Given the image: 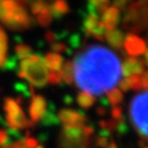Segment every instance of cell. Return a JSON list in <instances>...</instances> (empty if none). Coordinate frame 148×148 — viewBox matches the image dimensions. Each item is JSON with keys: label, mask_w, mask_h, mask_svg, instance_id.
Masks as SVG:
<instances>
[{"label": "cell", "mask_w": 148, "mask_h": 148, "mask_svg": "<svg viewBox=\"0 0 148 148\" xmlns=\"http://www.w3.org/2000/svg\"><path fill=\"white\" fill-rule=\"evenodd\" d=\"M12 148H26V143H25V139H20V140H15L12 142L11 145Z\"/></svg>", "instance_id": "d590c367"}, {"label": "cell", "mask_w": 148, "mask_h": 148, "mask_svg": "<svg viewBox=\"0 0 148 148\" xmlns=\"http://www.w3.org/2000/svg\"><path fill=\"white\" fill-rule=\"evenodd\" d=\"M25 143H26V148H36L39 143V140L36 138H27L25 139Z\"/></svg>", "instance_id": "e575fe53"}, {"label": "cell", "mask_w": 148, "mask_h": 148, "mask_svg": "<svg viewBox=\"0 0 148 148\" xmlns=\"http://www.w3.org/2000/svg\"><path fill=\"white\" fill-rule=\"evenodd\" d=\"M96 112H97L98 116H101V117H103V116H105V114L107 113V108L104 107V106H99V107H97Z\"/></svg>", "instance_id": "74e56055"}, {"label": "cell", "mask_w": 148, "mask_h": 148, "mask_svg": "<svg viewBox=\"0 0 148 148\" xmlns=\"http://www.w3.org/2000/svg\"><path fill=\"white\" fill-rule=\"evenodd\" d=\"M106 99L108 101L110 105H113V106H119V104L123 101L124 99V95L119 89L113 88L112 90H110L106 92Z\"/></svg>", "instance_id": "7402d4cb"}, {"label": "cell", "mask_w": 148, "mask_h": 148, "mask_svg": "<svg viewBox=\"0 0 148 148\" xmlns=\"http://www.w3.org/2000/svg\"><path fill=\"white\" fill-rule=\"evenodd\" d=\"M57 117L64 126H82L88 121L84 112L72 108H62L58 111Z\"/></svg>", "instance_id": "30bf717a"}, {"label": "cell", "mask_w": 148, "mask_h": 148, "mask_svg": "<svg viewBox=\"0 0 148 148\" xmlns=\"http://www.w3.org/2000/svg\"><path fill=\"white\" fill-rule=\"evenodd\" d=\"M61 77L62 82H64L68 85H71L73 83V66L71 61H65L61 66Z\"/></svg>", "instance_id": "ffe728a7"}, {"label": "cell", "mask_w": 148, "mask_h": 148, "mask_svg": "<svg viewBox=\"0 0 148 148\" xmlns=\"http://www.w3.org/2000/svg\"><path fill=\"white\" fill-rule=\"evenodd\" d=\"M123 26L131 34L142 32L148 27V0H130L125 11Z\"/></svg>", "instance_id": "5b68a950"}, {"label": "cell", "mask_w": 148, "mask_h": 148, "mask_svg": "<svg viewBox=\"0 0 148 148\" xmlns=\"http://www.w3.org/2000/svg\"><path fill=\"white\" fill-rule=\"evenodd\" d=\"M113 7H116L117 10H119L120 12H125L127 8V5L130 3V0H113Z\"/></svg>", "instance_id": "1f68e13d"}, {"label": "cell", "mask_w": 148, "mask_h": 148, "mask_svg": "<svg viewBox=\"0 0 148 148\" xmlns=\"http://www.w3.org/2000/svg\"><path fill=\"white\" fill-rule=\"evenodd\" d=\"M18 75L20 78L26 79L30 86L45 88L48 83L49 70L47 69L43 57L39 54H34L28 58L21 61Z\"/></svg>", "instance_id": "3957f363"}, {"label": "cell", "mask_w": 148, "mask_h": 148, "mask_svg": "<svg viewBox=\"0 0 148 148\" xmlns=\"http://www.w3.org/2000/svg\"><path fill=\"white\" fill-rule=\"evenodd\" d=\"M51 50L53 53H56V54H60V53H71L70 48L64 43V42H61V41H57L55 43L51 45Z\"/></svg>", "instance_id": "f1b7e54d"}, {"label": "cell", "mask_w": 148, "mask_h": 148, "mask_svg": "<svg viewBox=\"0 0 148 148\" xmlns=\"http://www.w3.org/2000/svg\"><path fill=\"white\" fill-rule=\"evenodd\" d=\"M110 0H88L86 10L96 13L97 15H100L110 7Z\"/></svg>", "instance_id": "d6986e66"}, {"label": "cell", "mask_w": 148, "mask_h": 148, "mask_svg": "<svg viewBox=\"0 0 148 148\" xmlns=\"http://www.w3.org/2000/svg\"><path fill=\"white\" fill-rule=\"evenodd\" d=\"M32 55H33L32 54V48L29 46H27L25 43H18L15 46V57L18 60L23 61V60L28 58Z\"/></svg>", "instance_id": "cb8c5ba5"}, {"label": "cell", "mask_w": 148, "mask_h": 148, "mask_svg": "<svg viewBox=\"0 0 148 148\" xmlns=\"http://www.w3.org/2000/svg\"><path fill=\"white\" fill-rule=\"evenodd\" d=\"M40 120H41L42 126H45V127L57 126L60 124L57 112H56V106L54 105V103H48L47 108H46L45 113H43V116Z\"/></svg>", "instance_id": "2e32d148"}, {"label": "cell", "mask_w": 148, "mask_h": 148, "mask_svg": "<svg viewBox=\"0 0 148 148\" xmlns=\"http://www.w3.org/2000/svg\"><path fill=\"white\" fill-rule=\"evenodd\" d=\"M106 30H113L120 22V11L113 6H110L103 14L100 20Z\"/></svg>", "instance_id": "5bb4252c"}, {"label": "cell", "mask_w": 148, "mask_h": 148, "mask_svg": "<svg viewBox=\"0 0 148 148\" xmlns=\"http://www.w3.org/2000/svg\"><path fill=\"white\" fill-rule=\"evenodd\" d=\"M143 63H146V64L148 65V48H147V50L145 51V61H143Z\"/></svg>", "instance_id": "ab89813d"}, {"label": "cell", "mask_w": 148, "mask_h": 148, "mask_svg": "<svg viewBox=\"0 0 148 148\" xmlns=\"http://www.w3.org/2000/svg\"><path fill=\"white\" fill-rule=\"evenodd\" d=\"M4 111H5V121L7 128L12 130H23V128H33L35 123L30 119H27L21 106L13 98H6L4 100Z\"/></svg>", "instance_id": "8992f818"}, {"label": "cell", "mask_w": 148, "mask_h": 148, "mask_svg": "<svg viewBox=\"0 0 148 148\" xmlns=\"http://www.w3.org/2000/svg\"><path fill=\"white\" fill-rule=\"evenodd\" d=\"M82 130H83V133H84L85 138H89V139H91V136L95 133V128L91 125H83L82 126Z\"/></svg>", "instance_id": "836d02e7"}, {"label": "cell", "mask_w": 148, "mask_h": 148, "mask_svg": "<svg viewBox=\"0 0 148 148\" xmlns=\"http://www.w3.org/2000/svg\"><path fill=\"white\" fill-rule=\"evenodd\" d=\"M141 82H142V89L148 90V70L143 71L142 77H141Z\"/></svg>", "instance_id": "8d00e7d4"}, {"label": "cell", "mask_w": 148, "mask_h": 148, "mask_svg": "<svg viewBox=\"0 0 148 148\" xmlns=\"http://www.w3.org/2000/svg\"><path fill=\"white\" fill-rule=\"evenodd\" d=\"M76 101L77 104L82 107V108H90L95 105L96 103V97L88 93V92H79L76 97Z\"/></svg>", "instance_id": "44dd1931"}, {"label": "cell", "mask_w": 148, "mask_h": 148, "mask_svg": "<svg viewBox=\"0 0 148 148\" xmlns=\"http://www.w3.org/2000/svg\"><path fill=\"white\" fill-rule=\"evenodd\" d=\"M36 148H43V146H38V147H36Z\"/></svg>", "instance_id": "60d3db41"}, {"label": "cell", "mask_w": 148, "mask_h": 148, "mask_svg": "<svg viewBox=\"0 0 148 148\" xmlns=\"http://www.w3.org/2000/svg\"><path fill=\"white\" fill-rule=\"evenodd\" d=\"M110 138H111V133H110V132L100 130V132H99V134L97 135L96 141H95L96 147H99V148H107L108 142H110V141H108Z\"/></svg>", "instance_id": "d4e9b609"}, {"label": "cell", "mask_w": 148, "mask_h": 148, "mask_svg": "<svg viewBox=\"0 0 148 148\" xmlns=\"http://www.w3.org/2000/svg\"><path fill=\"white\" fill-rule=\"evenodd\" d=\"M48 82L51 85H61L63 82H62V77H61L60 71H57V72H50L49 76H48Z\"/></svg>", "instance_id": "f546056e"}, {"label": "cell", "mask_w": 148, "mask_h": 148, "mask_svg": "<svg viewBox=\"0 0 148 148\" xmlns=\"http://www.w3.org/2000/svg\"><path fill=\"white\" fill-rule=\"evenodd\" d=\"M127 81V84L130 86V90L133 91H140L142 90V82H141V76L134 75V76H130V77H125Z\"/></svg>", "instance_id": "4316f807"}, {"label": "cell", "mask_w": 148, "mask_h": 148, "mask_svg": "<svg viewBox=\"0 0 148 148\" xmlns=\"http://www.w3.org/2000/svg\"><path fill=\"white\" fill-rule=\"evenodd\" d=\"M29 6L32 14L35 16L36 21H38L40 26L48 27L51 23L53 16L49 11V4L46 0H33Z\"/></svg>", "instance_id": "9c48e42d"}, {"label": "cell", "mask_w": 148, "mask_h": 148, "mask_svg": "<svg viewBox=\"0 0 148 148\" xmlns=\"http://www.w3.org/2000/svg\"><path fill=\"white\" fill-rule=\"evenodd\" d=\"M43 62L48 70H51V72H57L61 70V66L63 64V57L61 54H56L51 51L45 55Z\"/></svg>", "instance_id": "ac0fdd59"}, {"label": "cell", "mask_w": 148, "mask_h": 148, "mask_svg": "<svg viewBox=\"0 0 148 148\" xmlns=\"http://www.w3.org/2000/svg\"><path fill=\"white\" fill-rule=\"evenodd\" d=\"M105 39L111 48H114L120 50L124 46L125 41V34L120 29H113V30H107L105 33Z\"/></svg>", "instance_id": "9a60e30c"}, {"label": "cell", "mask_w": 148, "mask_h": 148, "mask_svg": "<svg viewBox=\"0 0 148 148\" xmlns=\"http://www.w3.org/2000/svg\"><path fill=\"white\" fill-rule=\"evenodd\" d=\"M111 117H112L113 120H120L121 118H124L123 113H124V111H123V107L121 106H113L112 108H111Z\"/></svg>", "instance_id": "4dcf8cb0"}, {"label": "cell", "mask_w": 148, "mask_h": 148, "mask_svg": "<svg viewBox=\"0 0 148 148\" xmlns=\"http://www.w3.org/2000/svg\"><path fill=\"white\" fill-rule=\"evenodd\" d=\"M58 35L57 34H55L54 32H51V30H48L47 33H46V40L50 43V45H53V43H55V42H57L58 41Z\"/></svg>", "instance_id": "d6a6232c"}, {"label": "cell", "mask_w": 148, "mask_h": 148, "mask_svg": "<svg viewBox=\"0 0 148 148\" xmlns=\"http://www.w3.org/2000/svg\"><path fill=\"white\" fill-rule=\"evenodd\" d=\"M0 22L11 30H27L34 23L26 7L15 0H0Z\"/></svg>", "instance_id": "7a4b0ae2"}, {"label": "cell", "mask_w": 148, "mask_h": 148, "mask_svg": "<svg viewBox=\"0 0 148 148\" xmlns=\"http://www.w3.org/2000/svg\"><path fill=\"white\" fill-rule=\"evenodd\" d=\"M107 148H118V146L116 145V142H114V141H111V142H110V145L107 146Z\"/></svg>", "instance_id": "f35d334b"}, {"label": "cell", "mask_w": 148, "mask_h": 148, "mask_svg": "<svg viewBox=\"0 0 148 148\" xmlns=\"http://www.w3.org/2000/svg\"><path fill=\"white\" fill-rule=\"evenodd\" d=\"M143 148H148V146H146V147H143Z\"/></svg>", "instance_id": "b9f144b4"}, {"label": "cell", "mask_w": 148, "mask_h": 148, "mask_svg": "<svg viewBox=\"0 0 148 148\" xmlns=\"http://www.w3.org/2000/svg\"><path fill=\"white\" fill-rule=\"evenodd\" d=\"M47 105H48V101L47 99L43 97V96H40V95H36L32 98V103L29 105V116H30V120L36 123L39 121L45 111L47 108Z\"/></svg>", "instance_id": "7c38bea8"}, {"label": "cell", "mask_w": 148, "mask_h": 148, "mask_svg": "<svg viewBox=\"0 0 148 148\" xmlns=\"http://www.w3.org/2000/svg\"><path fill=\"white\" fill-rule=\"evenodd\" d=\"M130 119L141 139L148 141V90L136 95L131 100Z\"/></svg>", "instance_id": "277c9868"}, {"label": "cell", "mask_w": 148, "mask_h": 148, "mask_svg": "<svg viewBox=\"0 0 148 148\" xmlns=\"http://www.w3.org/2000/svg\"><path fill=\"white\" fill-rule=\"evenodd\" d=\"M124 47H125L126 53L131 57H135V56L142 55L147 50L146 42L140 38V36H138L136 34H131V33L127 34V36H125Z\"/></svg>", "instance_id": "8fae6325"}, {"label": "cell", "mask_w": 148, "mask_h": 148, "mask_svg": "<svg viewBox=\"0 0 148 148\" xmlns=\"http://www.w3.org/2000/svg\"><path fill=\"white\" fill-rule=\"evenodd\" d=\"M13 142L12 138L8 135L7 130L5 128H0V148H3L5 146H8Z\"/></svg>", "instance_id": "83f0119b"}, {"label": "cell", "mask_w": 148, "mask_h": 148, "mask_svg": "<svg viewBox=\"0 0 148 148\" xmlns=\"http://www.w3.org/2000/svg\"><path fill=\"white\" fill-rule=\"evenodd\" d=\"M49 11L53 19H61L69 13L70 7L65 0H54L51 4H49Z\"/></svg>", "instance_id": "e0dca14e"}, {"label": "cell", "mask_w": 148, "mask_h": 148, "mask_svg": "<svg viewBox=\"0 0 148 148\" xmlns=\"http://www.w3.org/2000/svg\"><path fill=\"white\" fill-rule=\"evenodd\" d=\"M72 66L76 85L92 96H101L120 82V60L103 46L91 45L81 50L73 60Z\"/></svg>", "instance_id": "6da1fadb"}, {"label": "cell", "mask_w": 148, "mask_h": 148, "mask_svg": "<svg viewBox=\"0 0 148 148\" xmlns=\"http://www.w3.org/2000/svg\"><path fill=\"white\" fill-rule=\"evenodd\" d=\"M7 54V35L0 27V68H3Z\"/></svg>", "instance_id": "603a6c76"}, {"label": "cell", "mask_w": 148, "mask_h": 148, "mask_svg": "<svg viewBox=\"0 0 148 148\" xmlns=\"http://www.w3.org/2000/svg\"><path fill=\"white\" fill-rule=\"evenodd\" d=\"M15 90L20 93V95H22V96H25L26 98L27 97H34L35 95H34V89H33V86H30L29 84H26V83H16L15 84Z\"/></svg>", "instance_id": "484cf974"}, {"label": "cell", "mask_w": 148, "mask_h": 148, "mask_svg": "<svg viewBox=\"0 0 148 148\" xmlns=\"http://www.w3.org/2000/svg\"><path fill=\"white\" fill-rule=\"evenodd\" d=\"M145 70V63L142 60L138 57H127L123 64H121V73L125 77L134 76V75H140L143 73Z\"/></svg>", "instance_id": "4fadbf2b"}, {"label": "cell", "mask_w": 148, "mask_h": 148, "mask_svg": "<svg viewBox=\"0 0 148 148\" xmlns=\"http://www.w3.org/2000/svg\"><path fill=\"white\" fill-rule=\"evenodd\" d=\"M82 29L86 36H92L100 41L105 39V33L107 32L98 15L89 10H86V14L84 15Z\"/></svg>", "instance_id": "ba28073f"}, {"label": "cell", "mask_w": 148, "mask_h": 148, "mask_svg": "<svg viewBox=\"0 0 148 148\" xmlns=\"http://www.w3.org/2000/svg\"><path fill=\"white\" fill-rule=\"evenodd\" d=\"M82 126H63L58 136V148H88L91 139L85 138Z\"/></svg>", "instance_id": "52a82bcc"}]
</instances>
